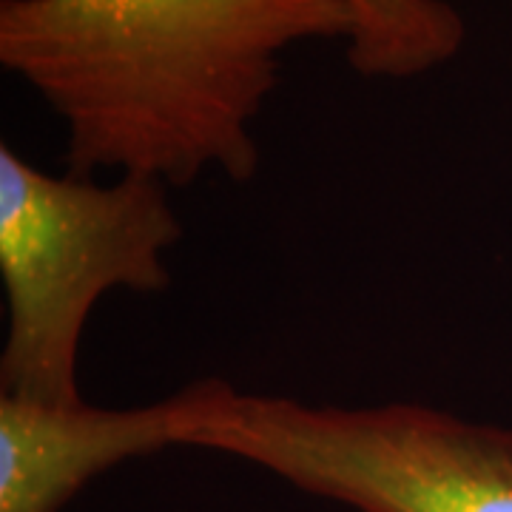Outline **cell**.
<instances>
[{"instance_id": "obj_3", "label": "cell", "mask_w": 512, "mask_h": 512, "mask_svg": "<svg viewBox=\"0 0 512 512\" xmlns=\"http://www.w3.org/2000/svg\"><path fill=\"white\" fill-rule=\"evenodd\" d=\"M191 447L356 512H512V427L421 402L313 404L214 376Z\"/></svg>"}, {"instance_id": "obj_1", "label": "cell", "mask_w": 512, "mask_h": 512, "mask_svg": "<svg viewBox=\"0 0 512 512\" xmlns=\"http://www.w3.org/2000/svg\"><path fill=\"white\" fill-rule=\"evenodd\" d=\"M322 37H350L342 0H0V63L63 120L66 171L168 188L254 180L279 57Z\"/></svg>"}, {"instance_id": "obj_2", "label": "cell", "mask_w": 512, "mask_h": 512, "mask_svg": "<svg viewBox=\"0 0 512 512\" xmlns=\"http://www.w3.org/2000/svg\"><path fill=\"white\" fill-rule=\"evenodd\" d=\"M183 239L171 188L143 174L103 183L49 174L0 146V396L72 404L89 316L111 291L163 293Z\"/></svg>"}, {"instance_id": "obj_5", "label": "cell", "mask_w": 512, "mask_h": 512, "mask_svg": "<svg viewBox=\"0 0 512 512\" xmlns=\"http://www.w3.org/2000/svg\"><path fill=\"white\" fill-rule=\"evenodd\" d=\"M350 15L348 63L362 77L404 80L453 60L467 23L447 0H342Z\"/></svg>"}, {"instance_id": "obj_4", "label": "cell", "mask_w": 512, "mask_h": 512, "mask_svg": "<svg viewBox=\"0 0 512 512\" xmlns=\"http://www.w3.org/2000/svg\"><path fill=\"white\" fill-rule=\"evenodd\" d=\"M211 390L214 376L117 410L0 396V512H60L123 461L191 447Z\"/></svg>"}]
</instances>
